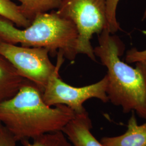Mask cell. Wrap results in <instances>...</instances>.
Listing matches in <instances>:
<instances>
[{"instance_id":"obj_1","label":"cell","mask_w":146,"mask_h":146,"mask_svg":"<svg viewBox=\"0 0 146 146\" xmlns=\"http://www.w3.org/2000/svg\"><path fill=\"white\" fill-rule=\"evenodd\" d=\"M75 115L66 106L46 104L42 92L28 80L14 96L0 102V122L17 141L62 131Z\"/></svg>"},{"instance_id":"obj_2","label":"cell","mask_w":146,"mask_h":146,"mask_svg":"<svg viewBox=\"0 0 146 146\" xmlns=\"http://www.w3.org/2000/svg\"><path fill=\"white\" fill-rule=\"evenodd\" d=\"M98 42L94 54L107 69L109 101L121 107L123 113L134 111L146 120V62H136L133 67L122 61L125 45L108 29L98 35Z\"/></svg>"},{"instance_id":"obj_3","label":"cell","mask_w":146,"mask_h":146,"mask_svg":"<svg viewBox=\"0 0 146 146\" xmlns=\"http://www.w3.org/2000/svg\"><path fill=\"white\" fill-rule=\"evenodd\" d=\"M78 33L73 22L59 15L56 11L38 14L29 26L19 28L0 16V40L11 44L43 48L50 53L62 52L73 61L77 56Z\"/></svg>"},{"instance_id":"obj_4","label":"cell","mask_w":146,"mask_h":146,"mask_svg":"<svg viewBox=\"0 0 146 146\" xmlns=\"http://www.w3.org/2000/svg\"><path fill=\"white\" fill-rule=\"evenodd\" d=\"M56 12L73 22L78 33V54L96 61L91 40L108 29L105 0H62Z\"/></svg>"},{"instance_id":"obj_5","label":"cell","mask_w":146,"mask_h":146,"mask_svg":"<svg viewBox=\"0 0 146 146\" xmlns=\"http://www.w3.org/2000/svg\"><path fill=\"white\" fill-rule=\"evenodd\" d=\"M56 68L49 79L42 93V98L49 106H66L76 114L86 111L84 104L89 99L96 98L104 103L109 102L107 95V78L105 75L100 81L88 86L76 87L65 83L59 76V70L64 58L62 53L57 54Z\"/></svg>"},{"instance_id":"obj_6","label":"cell","mask_w":146,"mask_h":146,"mask_svg":"<svg viewBox=\"0 0 146 146\" xmlns=\"http://www.w3.org/2000/svg\"><path fill=\"white\" fill-rule=\"evenodd\" d=\"M49 53L45 48L17 46L0 40V54L42 93L56 68L49 58Z\"/></svg>"},{"instance_id":"obj_7","label":"cell","mask_w":146,"mask_h":146,"mask_svg":"<svg viewBox=\"0 0 146 146\" xmlns=\"http://www.w3.org/2000/svg\"><path fill=\"white\" fill-rule=\"evenodd\" d=\"M92 123L87 111L76 114L62 131L73 146H104L92 132Z\"/></svg>"},{"instance_id":"obj_8","label":"cell","mask_w":146,"mask_h":146,"mask_svg":"<svg viewBox=\"0 0 146 146\" xmlns=\"http://www.w3.org/2000/svg\"><path fill=\"white\" fill-rule=\"evenodd\" d=\"M104 146H146V122L139 125L135 112L132 111L123 134L113 137H103L100 140Z\"/></svg>"},{"instance_id":"obj_9","label":"cell","mask_w":146,"mask_h":146,"mask_svg":"<svg viewBox=\"0 0 146 146\" xmlns=\"http://www.w3.org/2000/svg\"><path fill=\"white\" fill-rule=\"evenodd\" d=\"M27 80L0 54V102L14 96Z\"/></svg>"},{"instance_id":"obj_10","label":"cell","mask_w":146,"mask_h":146,"mask_svg":"<svg viewBox=\"0 0 146 146\" xmlns=\"http://www.w3.org/2000/svg\"><path fill=\"white\" fill-rule=\"evenodd\" d=\"M22 14L28 20H33L37 15L57 10L62 0H15Z\"/></svg>"},{"instance_id":"obj_11","label":"cell","mask_w":146,"mask_h":146,"mask_svg":"<svg viewBox=\"0 0 146 146\" xmlns=\"http://www.w3.org/2000/svg\"><path fill=\"white\" fill-rule=\"evenodd\" d=\"M0 16L21 28H26L31 23L23 15L19 5L12 0H0Z\"/></svg>"},{"instance_id":"obj_12","label":"cell","mask_w":146,"mask_h":146,"mask_svg":"<svg viewBox=\"0 0 146 146\" xmlns=\"http://www.w3.org/2000/svg\"><path fill=\"white\" fill-rule=\"evenodd\" d=\"M33 142L23 140V146H73L62 131L47 133L33 139Z\"/></svg>"},{"instance_id":"obj_13","label":"cell","mask_w":146,"mask_h":146,"mask_svg":"<svg viewBox=\"0 0 146 146\" xmlns=\"http://www.w3.org/2000/svg\"><path fill=\"white\" fill-rule=\"evenodd\" d=\"M120 0H105L106 13L108 23V31L110 33L114 34L120 29V27L116 19V9ZM146 19V8L143 20Z\"/></svg>"},{"instance_id":"obj_14","label":"cell","mask_w":146,"mask_h":146,"mask_svg":"<svg viewBox=\"0 0 146 146\" xmlns=\"http://www.w3.org/2000/svg\"><path fill=\"white\" fill-rule=\"evenodd\" d=\"M125 62L127 63L139 62H146V49L138 50L136 48H131L128 50L125 57Z\"/></svg>"},{"instance_id":"obj_15","label":"cell","mask_w":146,"mask_h":146,"mask_svg":"<svg viewBox=\"0 0 146 146\" xmlns=\"http://www.w3.org/2000/svg\"><path fill=\"white\" fill-rule=\"evenodd\" d=\"M17 141L2 123L0 125V146H16Z\"/></svg>"},{"instance_id":"obj_16","label":"cell","mask_w":146,"mask_h":146,"mask_svg":"<svg viewBox=\"0 0 146 146\" xmlns=\"http://www.w3.org/2000/svg\"><path fill=\"white\" fill-rule=\"evenodd\" d=\"M1 125V122H0V125Z\"/></svg>"}]
</instances>
